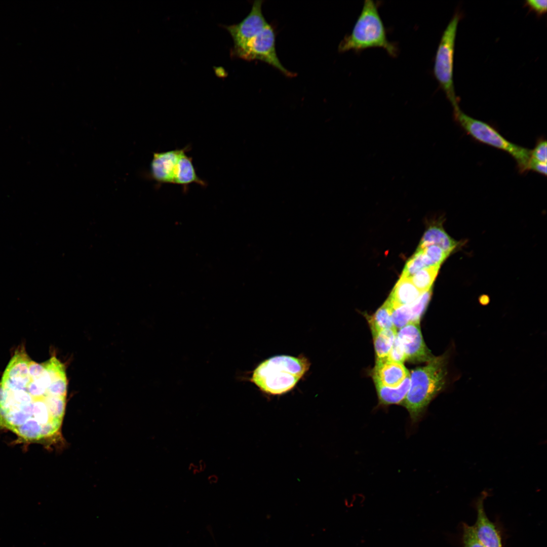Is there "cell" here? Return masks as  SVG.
<instances>
[{"instance_id":"cell-1","label":"cell","mask_w":547,"mask_h":547,"mask_svg":"<svg viewBox=\"0 0 547 547\" xmlns=\"http://www.w3.org/2000/svg\"><path fill=\"white\" fill-rule=\"evenodd\" d=\"M56 388L49 360L36 363L18 348L0 380V427L28 441L56 435L66 404Z\"/></svg>"},{"instance_id":"cell-2","label":"cell","mask_w":547,"mask_h":547,"mask_svg":"<svg viewBox=\"0 0 547 547\" xmlns=\"http://www.w3.org/2000/svg\"><path fill=\"white\" fill-rule=\"evenodd\" d=\"M448 363L445 353L410 373L409 389L401 405L408 411L412 425L421 420L429 403L444 388Z\"/></svg>"},{"instance_id":"cell-3","label":"cell","mask_w":547,"mask_h":547,"mask_svg":"<svg viewBox=\"0 0 547 547\" xmlns=\"http://www.w3.org/2000/svg\"><path fill=\"white\" fill-rule=\"evenodd\" d=\"M310 365L304 356H274L259 364L249 380L266 394L282 395L294 387Z\"/></svg>"},{"instance_id":"cell-4","label":"cell","mask_w":547,"mask_h":547,"mask_svg":"<svg viewBox=\"0 0 547 547\" xmlns=\"http://www.w3.org/2000/svg\"><path fill=\"white\" fill-rule=\"evenodd\" d=\"M372 47H381L392 57L397 54L396 46L387 38L377 5L373 1L366 0L351 33L341 41L338 50L339 52H359Z\"/></svg>"},{"instance_id":"cell-5","label":"cell","mask_w":547,"mask_h":547,"mask_svg":"<svg viewBox=\"0 0 547 547\" xmlns=\"http://www.w3.org/2000/svg\"><path fill=\"white\" fill-rule=\"evenodd\" d=\"M452 107L454 121L467 134L479 142L507 153L516 161L520 173L528 171L530 149L509 141L490 124L468 115L458 104Z\"/></svg>"},{"instance_id":"cell-6","label":"cell","mask_w":547,"mask_h":547,"mask_svg":"<svg viewBox=\"0 0 547 547\" xmlns=\"http://www.w3.org/2000/svg\"><path fill=\"white\" fill-rule=\"evenodd\" d=\"M463 17V13L456 9L443 32L434 61L435 77L452 106L458 104L453 83L454 56L458 25Z\"/></svg>"},{"instance_id":"cell-7","label":"cell","mask_w":547,"mask_h":547,"mask_svg":"<svg viewBox=\"0 0 547 547\" xmlns=\"http://www.w3.org/2000/svg\"><path fill=\"white\" fill-rule=\"evenodd\" d=\"M236 56L247 60L262 61L287 76L292 77L295 75L287 70L278 58L276 50L275 32L269 24L252 38Z\"/></svg>"},{"instance_id":"cell-8","label":"cell","mask_w":547,"mask_h":547,"mask_svg":"<svg viewBox=\"0 0 547 547\" xmlns=\"http://www.w3.org/2000/svg\"><path fill=\"white\" fill-rule=\"evenodd\" d=\"M263 2L254 1L249 14L240 23L226 27L234 42L232 55L235 56L243 50L268 24L262 14Z\"/></svg>"},{"instance_id":"cell-9","label":"cell","mask_w":547,"mask_h":547,"mask_svg":"<svg viewBox=\"0 0 547 547\" xmlns=\"http://www.w3.org/2000/svg\"><path fill=\"white\" fill-rule=\"evenodd\" d=\"M419 324L410 323L399 330L397 334L403 346L406 361L414 363H426L434 357L424 342Z\"/></svg>"},{"instance_id":"cell-10","label":"cell","mask_w":547,"mask_h":547,"mask_svg":"<svg viewBox=\"0 0 547 547\" xmlns=\"http://www.w3.org/2000/svg\"><path fill=\"white\" fill-rule=\"evenodd\" d=\"M182 149L153 152L150 165V178L158 183L174 184L175 168Z\"/></svg>"},{"instance_id":"cell-11","label":"cell","mask_w":547,"mask_h":547,"mask_svg":"<svg viewBox=\"0 0 547 547\" xmlns=\"http://www.w3.org/2000/svg\"><path fill=\"white\" fill-rule=\"evenodd\" d=\"M410 374L403 363L386 360L376 361L372 371L375 384L397 387Z\"/></svg>"},{"instance_id":"cell-12","label":"cell","mask_w":547,"mask_h":547,"mask_svg":"<svg viewBox=\"0 0 547 547\" xmlns=\"http://www.w3.org/2000/svg\"><path fill=\"white\" fill-rule=\"evenodd\" d=\"M486 494H484L476 503L477 520L473 526L475 534L485 547H502L501 539L495 526L488 518L483 505Z\"/></svg>"},{"instance_id":"cell-13","label":"cell","mask_w":547,"mask_h":547,"mask_svg":"<svg viewBox=\"0 0 547 547\" xmlns=\"http://www.w3.org/2000/svg\"><path fill=\"white\" fill-rule=\"evenodd\" d=\"M189 150V146L184 147L177 163L174 184L186 187L191 183H196L206 186L207 183L197 175L192 163V158L186 154Z\"/></svg>"},{"instance_id":"cell-14","label":"cell","mask_w":547,"mask_h":547,"mask_svg":"<svg viewBox=\"0 0 547 547\" xmlns=\"http://www.w3.org/2000/svg\"><path fill=\"white\" fill-rule=\"evenodd\" d=\"M422 293L409 278L400 277L387 299L393 309L413 302Z\"/></svg>"},{"instance_id":"cell-15","label":"cell","mask_w":547,"mask_h":547,"mask_svg":"<svg viewBox=\"0 0 547 547\" xmlns=\"http://www.w3.org/2000/svg\"><path fill=\"white\" fill-rule=\"evenodd\" d=\"M458 244L457 241L447 234L442 225L434 224L430 226L425 231L418 248H423L428 246L436 245L450 253L457 247Z\"/></svg>"},{"instance_id":"cell-16","label":"cell","mask_w":547,"mask_h":547,"mask_svg":"<svg viewBox=\"0 0 547 547\" xmlns=\"http://www.w3.org/2000/svg\"><path fill=\"white\" fill-rule=\"evenodd\" d=\"M410 382L409 374L397 387H389L375 384L378 405L388 406L394 404H402L409 389Z\"/></svg>"},{"instance_id":"cell-17","label":"cell","mask_w":547,"mask_h":547,"mask_svg":"<svg viewBox=\"0 0 547 547\" xmlns=\"http://www.w3.org/2000/svg\"><path fill=\"white\" fill-rule=\"evenodd\" d=\"M397 334L395 329H386L372 333L376 361L387 357Z\"/></svg>"},{"instance_id":"cell-18","label":"cell","mask_w":547,"mask_h":547,"mask_svg":"<svg viewBox=\"0 0 547 547\" xmlns=\"http://www.w3.org/2000/svg\"><path fill=\"white\" fill-rule=\"evenodd\" d=\"M392 310L387 299L372 316L368 317L372 333L383 329H395L392 320Z\"/></svg>"},{"instance_id":"cell-19","label":"cell","mask_w":547,"mask_h":547,"mask_svg":"<svg viewBox=\"0 0 547 547\" xmlns=\"http://www.w3.org/2000/svg\"><path fill=\"white\" fill-rule=\"evenodd\" d=\"M440 266L436 265L423 268L410 278L414 285L422 293L432 288Z\"/></svg>"},{"instance_id":"cell-20","label":"cell","mask_w":547,"mask_h":547,"mask_svg":"<svg viewBox=\"0 0 547 547\" xmlns=\"http://www.w3.org/2000/svg\"><path fill=\"white\" fill-rule=\"evenodd\" d=\"M429 266V263L422 249L418 248L407 261L401 277L410 278L421 269Z\"/></svg>"},{"instance_id":"cell-21","label":"cell","mask_w":547,"mask_h":547,"mask_svg":"<svg viewBox=\"0 0 547 547\" xmlns=\"http://www.w3.org/2000/svg\"><path fill=\"white\" fill-rule=\"evenodd\" d=\"M432 295V288L421 295L413 302L409 304L411 314V323H420L421 317L424 313Z\"/></svg>"},{"instance_id":"cell-22","label":"cell","mask_w":547,"mask_h":547,"mask_svg":"<svg viewBox=\"0 0 547 547\" xmlns=\"http://www.w3.org/2000/svg\"><path fill=\"white\" fill-rule=\"evenodd\" d=\"M392 320L395 329L400 330L411 322L409 305H402L392 310Z\"/></svg>"},{"instance_id":"cell-23","label":"cell","mask_w":547,"mask_h":547,"mask_svg":"<svg viewBox=\"0 0 547 547\" xmlns=\"http://www.w3.org/2000/svg\"><path fill=\"white\" fill-rule=\"evenodd\" d=\"M421 249H422L430 266H440L450 254L436 245H430Z\"/></svg>"},{"instance_id":"cell-24","label":"cell","mask_w":547,"mask_h":547,"mask_svg":"<svg viewBox=\"0 0 547 547\" xmlns=\"http://www.w3.org/2000/svg\"><path fill=\"white\" fill-rule=\"evenodd\" d=\"M462 530L463 547H485L477 537L473 526L463 523Z\"/></svg>"},{"instance_id":"cell-25","label":"cell","mask_w":547,"mask_h":547,"mask_svg":"<svg viewBox=\"0 0 547 547\" xmlns=\"http://www.w3.org/2000/svg\"><path fill=\"white\" fill-rule=\"evenodd\" d=\"M384 360L403 364L405 361H406L403 346L397 336L395 338L391 349Z\"/></svg>"},{"instance_id":"cell-26","label":"cell","mask_w":547,"mask_h":547,"mask_svg":"<svg viewBox=\"0 0 547 547\" xmlns=\"http://www.w3.org/2000/svg\"><path fill=\"white\" fill-rule=\"evenodd\" d=\"M546 140L543 138H539L534 148L530 150V160L538 162L546 163Z\"/></svg>"},{"instance_id":"cell-27","label":"cell","mask_w":547,"mask_h":547,"mask_svg":"<svg viewBox=\"0 0 547 547\" xmlns=\"http://www.w3.org/2000/svg\"><path fill=\"white\" fill-rule=\"evenodd\" d=\"M524 4V7L528 8L529 11L534 13L538 17H541L546 12V0H526Z\"/></svg>"},{"instance_id":"cell-28","label":"cell","mask_w":547,"mask_h":547,"mask_svg":"<svg viewBox=\"0 0 547 547\" xmlns=\"http://www.w3.org/2000/svg\"><path fill=\"white\" fill-rule=\"evenodd\" d=\"M546 163L538 162L530 160L528 171H532L539 174L546 176Z\"/></svg>"}]
</instances>
